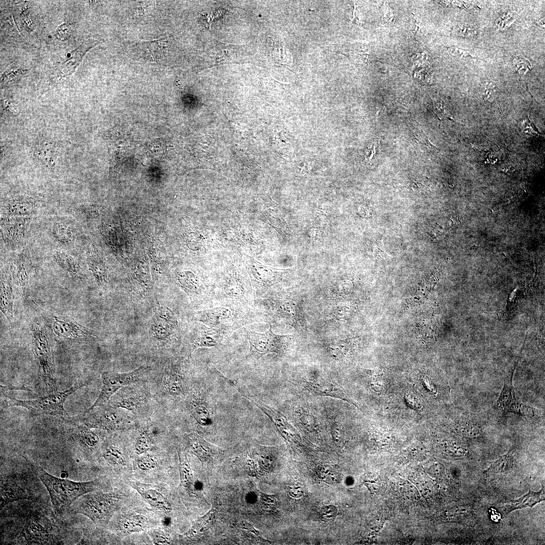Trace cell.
Wrapping results in <instances>:
<instances>
[{
	"label": "cell",
	"instance_id": "obj_1",
	"mask_svg": "<svg viewBox=\"0 0 545 545\" xmlns=\"http://www.w3.org/2000/svg\"><path fill=\"white\" fill-rule=\"evenodd\" d=\"M31 466L33 471L47 489L54 509L58 512L70 508L80 497L99 488L97 480L75 482L53 476L39 466Z\"/></svg>",
	"mask_w": 545,
	"mask_h": 545
},
{
	"label": "cell",
	"instance_id": "obj_2",
	"mask_svg": "<svg viewBox=\"0 0 545 545\" xmlns=\"http://www.w3.org/2000/svg\"><path fill=\"white\" fill-rule=\"evenodd\" d=\"M121 499L119 494L114 493L90 492L77 499L70 510L72 513L87 516L96 527H102L118 510Z\"/></svg>",
	"mask_w": 545,
	"mask_h": 545
},
{
	"label": "cell",
	"instance_id": "obj_3",
	"mask_svg": "<svg viewBox=\"0 0 545 545\" xmlns=\"http://www.w3.org/2000/svg\"><path fill=\"white\" fill-rule=\"evenodd\" d=\"M88 381L80 382L64 391H56L37 399L23 400L8 397V406H18L26 408L33 415H48L64 420L70 419L64 408V403L69 396L85 386Z\"/></svg>",
	"mask_w": 545,
	"mask_h": 545
},
{
	"label": "cell",
	"instance_id": "obj_4",
	"mask_svg": "<svg viewBox=\"0 0 545 545\" xmlns=\"http://www.w3.org/2000/svg\"><path fill=\"white\" fill-rule=\"evenodd\" d=\"M137 383L119 390L107 403L128 411L135 417L148 419L152 412V395L146 387Z\"/></svg>",
	"mask_w": 545,
	"mask_h": 545
},
{
	"label": "cell",
	"instance_id": "obj_5",
	"mask_svg": "<svg viewBox=\"0 0 545 545\" xmlns=\"http://www.w3.org/2000/svg\"><path fill=\"white\" fill-rule=\"evenodd\" d=\"M85 414L86 416L82 419L83 425L90 429H101L109 433L128 427L135 417L128 411L114 407L108 403Z\"/></svg>",
	"mask_w": 545,
	"mask_h": 545
},
{
	"label": "cell",
	"instance_id": "obj_6",
	"mask_svg": "<svg viewBox=\"0 0 545 545\" xmlns=\"http://www.w3.org/2000/svg\"><path fill=\"white\" fill-rule=\"evenodd\" d=\"M150 368V367L148 366H141L128 372H102V386L100 393L94 403L85 413L106 404L111 397L121 389L142 380Z\"/></svg>",
	"mask_w": 545,
	"mask_h": 545
},
{
	"label": "cell",
	"instance_id": "obj_7",
	"mask_svg": "<svg viewBox=\"0 0 545 545\" xmlns=\"http://www.w3.org/2000/svg\"><path fill=\"white\" fill-rule=\"evenodd\" d=\"M33 350L38 363L41 378L46 388L53 392L57 391L50 347L45 332L37 322L31 324Z\"/></svg>",
	"mask_w": 545,
	"mask_h": 545
},
{
	"label": "cell",
	"instance_id": "obj_8",
	"mask_svg": "<svg viewBox=\"0 0 545 545\" xmlns=\"http://www.w3.org/2000/svg\"><path fill=\"white\" fill-rule=\"evenodd\" d=\"M181 363L176 362L166 366L158 378V388L162 397L184 396L187 386Z\"/></svg>",
	"mask_w": 545,
	"mask_h": 545
},
{
	"label": "cell",
	"instance_id": "obj_9",
	"mask_svg": "<svg viewBox=\"0 0 545 545\" xmlns=\"http://www.w3.org/2000/svg\"><path fill=\"white\" fill-rule=\"evenodd\" d=\"M291 338V336H281L274 334L271 325L265 333L250 332L248 334L250 352L257 357L271 353H279L283 350L286 343Z\"/></svg>",
	"mask_w": 545,
	"mask_h": 545
},
{
	"label": "cell",
	"instance_id": "obj_10",
	"mask_svg": "<svg viewBox=\"0 0 545 545\" xmlns=\"http://www.w3.org/2000/svg\"><path fill=\"white\" fill-rule=\"evenodd\" d=\"M178 330L177 318L173 311L167 307H159L151 321L152 337L160 343H165L176 337Z\"/></svg>",
	"mask_w": 545,
	"mask_h": 545
},
{
	"label": "cell",
	"instance_id": "obj_11",
	"mask_svg": "<svg viewBox=\"0 0 545 545\" xmlns=\"http://www.w3.org/2000/svg\"><path fill=\"white\" fill-rule=\"evenodd\" d=\"M51 329L58 336L70 340H92L98 334L67 317L53 316Z\"/></svg>",
	"mask_w": 545,
	"mask_h": 545
},
{
	"label": "cell",
	"instance_id": "obj_12",
	"mask_svg": "<svg viewBox=\"0 0 545 545\" xmlns=\"http://www.w3.org/2000/svg\"><path fill=\"white\" fill-rule=\"evenodd\" d=\"M186 444L189 450L202 464L223 455L225 452L224 450L211 444L194 432L187 435Z\"/></svg>",
	"mask_w": 545,
	"mask_h": 545
},
{
	"label": "cell",
	"instance_id": "obj_13",
	"mask_svg": "<svg viewBox=\"0 0 545 545\" xmlns=\"http://www.w3.org/2000/svg\"><path fill=\"white\" fill-rule=\"evenodd\" d=\"M195 330L190 344V353L202 347H213L221 345L224 335L217 328L199 324Z\"/></svg>",
	"mask_w": 545,
	"mask_h": 545
},
{
	"label": "cell",
	"instance_id": "obj_14",
	"mask_svg": "<svg viewBox=\"0 0 545 545\" xmlns=\"http://www.w3.org/2000/svg\"><path fill=\"white\" fill-rule=\"evenodd\" d=\"M303 385L309 392L315 396L330 397L350 401L346 392L339 385L328 379L322 378L306 380Z\"/></svg>",
	"mask_w": 545,
	"mask_h": 545
},
{
	"label": "cell",
	"instance_id": "obj_15",
	"mask_svg": "<svg viewBox=\"0 0 545 545\" xmlns=\"http://www.w3.org/2000/svg\"><path fill=\"white\" fill-rule=\"evenodd\" d=\"M232 311L226 307H217L201 310L196 313L197 320L209 327L217 328L229 323L234 318Z\"/></svg>",
	"mask_w": 545,
	"mask_h": 545
},
{
	"label": "cell",
	"instance_id": "obj_16",
	"mask_svg": "<svg viewBox=\"0 0 545 545\" xmlns=\"http://www.w3.org/2000/svg\"><path fill=\"white\" fill-rule=\"evenodd\" d=\"M1 490V510L9 503L31 498L29 491L11 479L3 481Z\"/></svg>",
	"mask_w": 545,
	"mask_h": 545
},
{
	"label": "cell",
	"instance_id": "obj_17",
	"mask_svg": "<svg viewBox=\"0 0 545 545\" xmlns=\"http://www.w3.org/2000/svg\"><path fill=\"white\" fill-rule=\"evenodd\" d=\"M188 408L194 419L202 426H207L212 422L210 412L205 401L196 394H192L188 399Z\"/></svg>",
	"mask_w": 545,
	"mask_h": 545
},
{
	"label": "cell",
	"instance_id": "obj_18",
	"mask_svg": "<svg viewBox=\"0 0 545 545\" xmlns=\"http://www.w3.org/2000/svg\"><path fill=\"white\" fill-rule=\"evenodd\" d=\"M180 287L188 295L190 300L196 301L204 295V288L197 277L190 271H183L178 275Z\"/></svg>",
	"mask_w": 545,
	"mask_h": 545
},
{
	"label": "cell",
	"instance_id": "obj_19",
	"mask_svg": "<svg viewBox=\"0 0 545 545\" xmlns=\"http://www.w3.org/2000/svg\"><path fill=\"white\" fill-rule=\"evenodd\" d=\"M1 310L10 322L13 319V291L10 277L6 274L1 279Z\"/></svg>",
	"mask_w": 545,
	"mask_h": 545
},
{
	"label": "cell",
	"instance_id": "obj_20",
	"mask_svg": "<svg viewBox=\"0 0 545 545\" xmlns=\"http://www.w3.org/2000/svg\"><path fill=\"white\" fill-rule=\"evenodd\" d=\"M177 452L179 461V468L181 483L189 493H193L194 479L187 452L181 446L178 447Z\"/></svg>",
	"mask_w": 545,
	"mask_h": 545
},
{
	"label": "cell",
	"instance_id": "obj_21",
	"mask_svg": "<svg viewBox=\"0 0 545 545\" xmlns=\"http://www.w3.org/2000/svg\"><path fill=\"white\" fill-rule=\"evenodd\" d=\"M155 429L148 424L140 428L134 444V450L137 455L145 454L153 449V436L156 431Z\"/></svg>",
	"mask_w": 545,
	"mask_h": 545
},
{
	"label": "cell",
	"instance_id": "obj_22",
	"mask_svg": "<svg viewBox=\"0 0 545 545\" xmlns=\"http://www.w3.org/2000/svg\"><path fill=\"white\" fill-rule=\"evenodd\" d=\"M544 500V487L538 492L530 490L522 498L512 501L507 505L503 509V512L507 514L511 511L526 507H532L536 504Z\"/></svg>",
	"mask_w": 545,
	"mask_h": 545
},
{
	"label": "cell",
	"instance_id": "obj_23",
	"mask_svg": "<svg viewBox=\"0 0 545 545\" xmlns=\"http://www.w3.org/2000/svg\"><path fill=\"white\" fill-rule=\"evenodd\" d=\"M135 488L151 507L166 513H169L171 511L170 503L158 491L154 489L142 490L137 487Z\"/></svg>",
	"mask_w": 545,
	"mask_h": 545
},
{
	"label": "cell",
	"instance_id": "obj_24",
	"mask_svg": "<svg viewBox=\"0 0 545 545\" xmlns=\"http://www.w3.org/2000/svg\"><path fill=\"white\" fill-rule=\"evenodd\" d=\"M214 518L215 510L212 509L205 515L198 518L184 535L187 537H194L202 534L209 528Z\"/></svg>",
	"mask_w": 545,
	"mask_h": 545
},
{
	"label": "cell",
	"instance_id": "obj_25",
	"mask_svg": "<svg viewBox=\"0 0 545 545\" xmlns=\"http://www.w3.org/2000/svg\"><path fill=\"white\" fill-rule=\"evenodd\" d=\"M250 269L253 277L263 287L271 285L276 280V272L271 268L254 261L251 263Z\"/></svg>",
	"mask_w": 545,
	"mask_h": 545
},
{
	"label": "cell",
	"instance_id": "obj_26",
	"mask_svg": "<svg viewBox=\"0 0 545 545\" xmlns=\"http://www.w3.org/2000/svg\"><path fill=\"white\" fill-rule=\"evenodd\" d=\"M101 456L107 464L112 466H124L126 464L123 452L114 445H106L102 449Z\"/></svg>",
	"mask_w": 545,
	"mask_h": 545
},
{
	"label": "cell",
	"instance_id": "obj_27",
	"mask_svg": "<svg viewBox=\"0 0 545 545\" xmlns=\"http://www.w3.org/2000/svg\"><path fill=\"white\" fill-rule=\"evenodd\" d=\"M148 523L147 518L142 515H132L126 517L121 524V528L132 533L143 531Z\"/></svg>",
	"mask_w": 545,
	"mask_h": 545
},
{
	"label": "cell",
	"instance_id": "obj_28",
	"mask_svg": "<svg viewBox=\"0 0 545 545\" xmlns=\"http://www.w3.org/2000/svg\"><path fill=\"white\" fill-rule=\"evenodd\" d=\"M75 438L81 446L86 448H95L99 442L97 434L84 425L79 426Z\"/></svg>",
	"mask_w": 545,
	"mask_h": 545
},
{
	"label": "cell",
	"instance_id": "obj_29",
	"mask_svg": "<svg viewBox=\"0 0 545 545\" xmlns=\"http://www.w3.org/2000/svg\"><path fill=\"white\" fill-rule=\"evenodd\" d=\"M88 263L97 282L100 285L106 283L107 270L103 261L100 259L90 258Z\"/></svg>",
	"mask_w": 545,
	"mask_h": 545
},
{
	"label": "cell",
	"instance_id": "obj_30",
	"mask_svg": "<svg viewBox=\"0 0 545 545\" xmlns=\"http://www.w3.org/2000/svg\"><path fill=\"white\" fill-rule=\"evenodd\" d=\"M513 62L515 71L521 75H526L532 69L530 62L525 58L515 56Z\"/></svg>",
	"mask_w": 545,
	"mask_h": 545
},
{
	"label": "cell",
	"instance_id": "obj_31",
	"mask_svg": "<svg viewBox=\"0 0 545 545\" xmlns=\"http://www.w3.org/2000/svg\"><path fill=\"white\" fill-rule=\"evenodd\" d=\"M137 465L140 469L147 471L154 469L157 463L153 456L150 454H145L138 459Z\"/></svg>",
	"mask_w": 545,
	"mask_h": 545
},
{
	"label": "cell",
	"instance_id": "obj_32",
	"mask_svg": "<svg viewBox=\"0 0 545 545\" xmlns=\"http://www.w3.org/2000/svg\"><path fill=\"white\" fill-rule=\"evenodd\" d=\"M149 534L155 544H168L170 543L168 536L160 529L151 530L149 532Z\"/></svg>",
	"mask_w": 545,
	"mask_h": 545
},
{
	"label": "cell",
	"instance_id": "obj_33",
	"mask_svg": "<svg viewBox=\"0 0 545 545\" xmlns=\"http://www.w3.org/2000/svg\"><path fill=\"white\" fill-rule=\"evenodd\" d=\"M59 264L64 268L67 269L73 274L78 275L79 274V268L76 265L72 259L69 258H60L58 259Z\"/></svg>",
	"mask_w": 545,
	"mask_h": 545
},
{
	"label": "cell",
	"instance_id": "obj_34",
	"mask_svg": "<svg viewBox=\"0 0 545 545\" xmlns=\"http://www.w3.org/2000/svg\"><path fill=\"white\" fill-rule=\"evenodd\" d=\"M337 512V509L335 506H328L322 509L321 517L324 521L332 522L335 519Z\"/></svg>",
	"mask_w": 545,
	"mask_h": 545
},
{
	"label": "cell",
	"instance_id": "obj_35",
	"mask_svg": "<svg viewBox=\"0 0 545 545\" xmlns=\"http://www.w3.org/2000/svg\"><path fill=\"white\" fill-rule=\"evenodd\" d=\"M515 21L514 18L511 13H504L498 19L496 22L498 28L501 29H506L510 26Z\"/></svg>",
	"mask_w": 545,
	"mask_h": 545
},
{
	"label": "cell",
	"instance_id": "obj_36",
	"mask_svg": "<svg viewBox=\"0 0 545 545\" xmlns=\"http://www.w3.org/2000/svg\"><path fill=\"white\" fill-rule=\"evenodd\" d=\"M496 85L494 82L488 81L485 84L484 98L490 102L494 101L496 95Z\"/></svg>",
	"mask_w": 545,
	"mask_h": 545
},
{
	"label": "cell",
	"instance_id": "obj_37",
	"mask_svg": "<svg viewBox=\"0 0 545 545\" xmlns=\"http://www.w3.org/2000/svg\"><path fill=\"white\" fill-rule=\"evenodd\" d=\"M72 30V27L70 24H64L57 29V36L61 40H65L70 36Z\"/></svg>",
	"mask_w": 545,
	"mask_h": 545
},
{
	"label": "cell",
	"instance_id": "obj_38",
	"mask_svg": "<svg viewBox=\"0 0 545 545\" xmlns=\"http://www.w3.org/2000/svg\"><path fill=\"white\" fill-rule=\"evenodd\" d=\"M448 51L452 55L460 58H467L468 57H471V56L467 50L461 49L456 46L448 47Z\"/></svg>",
	"mask_w": 545,
	"mask_h": 545
},
{
	"label": "cell",
	"instance_id": "obj_39",
	"mask_svg": "<svg viewBox=\"0 0 545 545\" xmlns=\"http://www.w3.org/2000/svg\"><path fill=\"white\" fill-rule=\"evenodd\" d=\"M25 390V391H31V390H30V389H28V388H27L26 387H15V386H13L12 385H10V384H8V385H5V386H2V385L1 386V394H2V395L6 391H7L8 390Z\"/></svg>",
	"mask_w": 545,
	"mask_h": 545
},
{
	"label": "cell",
	"instance_id": "obj_40",
	"mask_svg": "<svg viewBox=\"0 0 545 545\" xmlns=\"http://www.w3.org/2000/svg\"><path fill=\"white\" fill-rule=\"evenodd\" d=\"M459 31L463 36L465 37L471 36L475 32L471 28L463 26L460 27Z\"/></svg>",
	"mask_w": 545,
	"mask_h": 545
}]
</instances>
